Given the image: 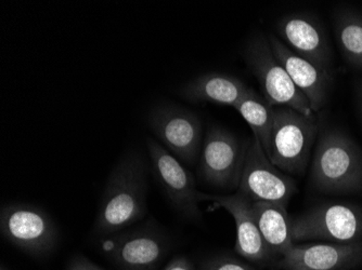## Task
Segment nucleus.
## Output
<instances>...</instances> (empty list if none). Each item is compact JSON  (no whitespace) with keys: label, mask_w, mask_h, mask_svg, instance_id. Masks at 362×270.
Returning <instances> with one entry per match:
<instances>
[{"label":"nucleus","mask_w":362,"mask_h":270,"mask_svg":"<svg viewBox=\"0 0 362 270\" xmlns=\"http://www.w3.org/2000/svg\"><path fill=\"white\" fill-rule=\"evenodd\" d=\"M103 270H105V269H103Z\"/></svg>","instance_id":"nucleus-25"},{"label":"nucleus","mask_w":362,"mask_h":270,"mask_svg":"<svg viewBox=\"0 0 362 270\" xmlns=\"http://www.w3.org/2000/svg\"><path fill=\"white\" fill-rule=\"evenodd\" d=\"M200 201H209L211 210L225 209L235 219L237 228L235 251L240 257L256 264H267L272 261L269 249L262 239L256 222L253 201L238 192L228 196L207 195L200 192Z\"/></svg>","instance_id":"nucleus-12"},{"label":"nucleus","mask_w":362,"mask_h":270,"mask_svg":"<svg viewBox=\"0 0 362 270\" xmlns=\"http://www.w3.org/2000/svg\"><path fill=\"white\" fill-rule=\"evenodd\" d=\"M253 202L288 204L298 192L296 183L268 159L255 137L250 140L241 182L237 190Z\"/></svg>","instance_id":"nucleus-10"},{"label":"nucleus","mask_w":362,"mask_h":270,"mask_svg":"<svg viewBox=\"0 0 362 270\" xmlns=\"http://www.w3.org/2000/svg\"><path fill=\"white\" fill-rule=\"evenodd\" d=\"M249 145L225 128L209 125L199 158V178L211 188L238 190Z\"/></svg>","instance_id":"nucleus-5"},{"label":"nucleus","mask_w":362,"mask_h":270,"mask_svg":"<svg viewBox=\"0 0 362 270\" xmlns=\"http://www.w3.org/2000/svg\"><path fill=\"white\" fill-rule=\"evenodd\" d=\"M168 247V237L152 222L103 243V251L123 270H156Z\"/></svg>","instance_id":"nucleus-11"},{"label":"nucleus","mask_w":362,"mask_h":270,"mask_svg":"<svg viewBox=\"0 0 362 270\" xmlns=\"http://www.w3.org/2000/svg\"><path fill=\"white\" fill-rule=\"evenodd\" d=\"M362 266V241L293 245L279 259L284 270H351Z\"/></svg>","instance_id":"nucleus-13"},{"label":"nucleus","mask_w":362,"mask_h":270,"mask_svg":"<svg viewBox=\"0 0 362 270\" xmlns=\"http://www.w3.org/2000/svg\"><path fill=\"white\" fill-rule=\"evenodd\" d=\"M358 103H359L360 115L362 119V82L359 83V87L357 89Z\"/></svg>","instance_id":"nucleus-23"},{"label":"nucleus","mask_w":362,"mask_h":270,"mask_svg":"<svg viewBox=\"0 0 362 270\" xmlns=\"http://www.w3.org/2000/svg\"><path fill=\"white\" fill-rule=\"evenodd\" d=\"M334 32L341 56L349 65L362 70V16L357 12H337Z\"/></svg>","instance_id":"nucleus-18"},{"label":"nucleus","mask_w":362,"mask_h":270,"mask_svg":"<svg viewBox=\"0 0 362 270\" xmlns=\"http://www.w3.org/2000/svg\"><path fill=\"white\" fill-rule=\"evenodd\" d=\"M311 188L327 195L362 192V152L339 130H325L310 166Z\"/></svg>","instance_id":"nucleus-2"},{"label":"nucleus","mask_w":362,"mask_h":270,"mask_svg":"<svg viewBox=\"0 0 362 270\" xmlns=\"http://www.w3.org/2000/svg\"><path fill=\"white\" fill-rule=\"evenodd\" d=\"M235 109L249 123L253 130L254 137L258 140L262 149L265 150L274 125L276 107L272 106L265 97H260L254 89L250 88L249 92L240 101Z\"/></svg>","instance_id":"nucleus-19"},{"label":"nucleus","mask_w":362,"mask_h":270,"mask_svg":"<svg viewBox=\"0 0 362 270\" xmlns=\"http://www.w3.org/2000/svg\"><path fill=\"white\" fill-rule=\"evenodd\" d=\"M249 90L241 79L233 75L211 72L185 83L179 94L190 103H214L235 109Z\"/></svg>","instance_id":"nucleus-16"},{"label":"nucleus","mask_w":362,"mask_h":270,"mask_svg":"<svg viewBox=\"0 0 362 270\" xmlns=\"http://www.w3.org/2000/svg\"><path fill=\"white\" fill-rule=\"evenodd\" d=\"M318 132L315 115L307 117L290 107H276L274 125L264 152L279 170L302 176L308 166Z\"/></svg>","instance_id":"nucleus-3"},{"label":"nucleus","mask_w":362,"mask_h":270,"mask_svg":"<svg viewBox=\"0 0 362 270\" xmlns=\"http://www.w3.org/2000/svg\"><path fill=\"white\" fill-rule=\"evenodd\" d=\"M201 270H255L249 264L244 263L229 255H219L203 264Z\"/></svg>","instance_id":"nucleus-20"},{"label":"nucleus","mask_w":362,"mask_h":270,"mask_svg":"<svg viewBox=\"0 0 362 270\" xmlns=\"http://www.w3.org/2000/svg\"><path fill=\"white\" fill-rule=\"evenodd\" d=\"M154 135L173 156L189 166L200 158L203 125L193 111L174 104L154 106L148 116Z\"/></svg>","instance_id":"nucleus-7"},{"label":"nucleus","mask_w":362,"mask_h":270,"mask_svg":"<svg viewBox=\"0 0 362 270\" xmlns=\"http://www.w3.org/2000/svg\"><path fill=\"white\" fill-rule=\"evenodd\" d=\"M146 147L154 178L175 210L186 219H201L200 192L192 173L156 140H146Z\"/></svg>","instance_id":"nucleus-9"},{"label":"nucleus","mask_w":362,"mask_h":270,"mask_svg":"<svg viewBox=\"0 0 362 270\" xmlns=\"http://www.w3.org/2000/svg\"><path fill=\"white\" fill-rule=\"evenodd\" d=\"M0 231L6 240L32 255H45L58 245L54 219L40 207L9 204L0 213Z\"/></svg>","instance_id":"nucleus-8"},{"label":"nucleus","mask_w":362,"mask_h":270,"mask_svg":"<svg viewBox=\"0 0 362 270\" xmlns=\"http://www.w3.org/2000/svg\"><path fill=\"white\" fill-rule=\"evenodd\" d=\"M148 173L144 158L129 152L114 166L95 217V233H119L146 216Z\"/></svg>","instance_id":"nucleus-1"},{"label":"nucleus","mask_w":362,"mask_h":270,"mask_svg":"<svg viewBox=\"0 0 362 270\" xmlns=\"http://www.w3.org/2000/svg\"><path fill=\"white\" fill-rule=\"evenodd\" d=\"M293 241H362V206L349 202L317 204L292 219Z\"/></svg>","instance_id":"nucleus-6"},{"label":"nucleus","mask_w":362,"mask_h":270,"mask_svg":"<svg viewBox=\"0 0 362 270\" xmlns=\"http://www.w3.org/2000/svg\"><path fill=\"white\" fill-rule=\"evenodd\" d=\"M288 204L276 202H253L254 215L262 239L269 249L272 259L284 257L294 245L292 219L288 216Z\"/></svg>","instance_id":"nucleus-17"},{"label":"nucleus","mask_w":362,"mask_h":270,"mask_svg":"<svg viewBox=\"0 0 362 270\" xmlns=\"http://www.w3.org/2000/svg\"><path fill=\"white\" fill-rule=\"evenodd\" d=\"M66 270H103V268L93 264V262L89 261L87 257L83 255H77L69 264L68 269Z\"/></svg>","instance_id":"nucleus-21"},{"label":"nucleus","mask_w":362,"mask_h":270,"mask_svg":"<svg viewBox=\"0 0 362 270\" xmlns=\"http://www.w3.org/2000/svg\"><path fill=\"white\" fill-rule=\"evenodd\" d=\"M164 270H197L187 257H177L168 263Z\"/></svg>","instance_id":"nucleus-22"},{"label":"nucleus","mask_w":362,"mask_h":270,"mask_svg":"<svg viewBox=\"0 0 362 270\" xmlns=\"http://www.w3.org/2000/svg\"><path fill=\"white\" fill-rule=\"evenodd\" d=\"M279 36L291 51L318 66L330 70L332 51L327 34L314 16L295 12L284 16L276 25Z\"/></svg>","instance_id":"nucleus-14"},{"label":"nucleus","mask_w":362,"mask_h":270,"mask_svg":"<svg viewBox=\"0 0 362 270\" xmlns=\"http://www.w3.org/2000/svg\"><path fill=\"white\" fill-rule=\"evenodd\" d=\"M274 56L281 63L295 87L305 95L311 111L319 113L327 104L332 86V73L298 56L278 38L268 37Z\"/></svg>","instance_id":"nucleus-15"},{"label":"nucleus","mask_w":362,"mask_h":270,"mask_svg":"<svg viewBox=\"0 0 362 270\" xmlns=\"http://www.w3.org/2000/svg\"><path fill=\"white\" fill-rule=\"evenodd\" d=\"M0 270H8V269H6V268L4 267V266H1V268H0Z\"/></svg>","instance_id":"nucleus-24"},{"label":"nucleus","mask_w":362,"mask_h":270,"mask_svg":"<svg viewBox=\"0 0 362 270\" xmlns=\"http://www.w3.org/2000/svg\"><path fill=\"white\" fill-rule=\"evenodd\" d=\"M246 66L257 79L264 97L274 107L284 106L303 115L314 116L305 95L295 87L272 51L268 37L257 35L246 42L242 51Z\"/></svg>","instance_id":"nucleus-4"}]
</instances>
